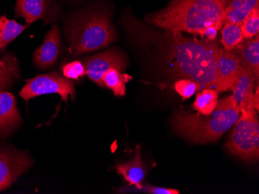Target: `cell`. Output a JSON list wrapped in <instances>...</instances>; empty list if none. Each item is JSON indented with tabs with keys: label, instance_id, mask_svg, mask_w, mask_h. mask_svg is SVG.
Masks as SVG:
<instances>
[{
	"label": "cell",
	"instance_id": "7a4b0ae2",
	"mask_svg": "<svg viewBox=\"0 0 259 194\" xmlns=\"http://www.w3.org/2000/svg\"><path fill=\"white\" fill-rule=\"evenodd\" d=\"M175 69L180 76L192 80L204 88L216 86L217 72L213 40L183 37L181 33H169Z\"/></svg>",
	"mask_w": 259,
	"mask_h": 194
},
{
	"label": "cell",
	"instance_id": "3957f363",
	"mask_svg": "<svg viewBox=\"0 0 259 194\" xmlns=\"http://www.w3.org/2000/svg\"><path fill=\"white\" fill-rule=\"evenodd\" d=\"M240 113L228 96L218 101L214 111L208 115L180 110L172 118V125L176 133L193 143H211L219 140L234 125Z\"/></svg>",
	"mask_w": 259,
	"mask_h": 194
},
{
	"label": "cell",
	"instance_id": "cb8c5ba5",
	"mask_svg": "<svg viewBox=\"0 0 259 194\" xmlns=\"http://www.w3.org/2000/svg\"><path fill=\"white\" fill-rule=\"evenodd\" d=\"M64 77L72 81H78L85 75V69L83 63L78 60L70 62L62 67Z\"/></svg>",
	"mask_w": 259,
	"mask_h": 194
},
{
	"label": "cell",
	"instance_id": "7c38bea8",
	"mask_svg": "<svg viewBox=\"0 0 259 194\" xmlns=\"http://www.w3.org/2000/svg\"><path fill=\"white\" fill-rule=\"evenodd\" d=\"M254 77L249 70L241 65L238 79L233 87L231 101L241 111L255 110L254 104Z\"/></svg>",
	"mask_w": 259,
	"mask_h": 194
},
{
	"label": "cell",
	"instance_id": "d6986e66",
	"mask_svg": "<svg viewBox=\"0 0 259 194\" xmlns=\"http://www.w3.org/2000/svg\"><path fill=\"white\" fill-rule=\"evenodd\" d=\"M218 92L210 88H205L196 95L192 108L203 115H208L214 111L218 104Z\"/></svg>",
	"mask_w": 259,
	"mask_h": 194
},
{
	"label": "cell",
	"instance_id": "52a82bcc",
	"mask_svg": "<svg viewBox=\"0 0 259 194\" xmlns=\"http://www.w3.org/2000/svg\"><path fill=\"white\" fill-rule=\"evenodd\" d=\"M126 66V56L123 52L116 48L93 55L84 60L85 75L100 87H104L103 76L108 71L115 68L120 72H124Z\"/></svg>",
	"mask_w": 259,
	"mask_h": 194
},
{
	"label": "cell",
	"instance_id": "ffe728a7",
	"mask_svg": "<svg viewBox=\"0 0 259 194\" xmlns=\"http://www.w3.org/2000/svg\"><path fill=\"white\" fill-rule=\"evenodd\" d=\"M132 79L131 75L121 74L115 68L110 69L103 76L104 86L113 91L116 96H123L126 93V83Z\"/></svg>",
	"mask_w": 259,
	"mask_h": 194
},
{
	"label": "cell",
	"instance_id": "9c48e42d",
	"mask_svg": "<svg viewBox=\"0 0 259 194\" xmlns=\"http://www.w3.org/2000/svg\"><path fill=\"white\" fill-rule=\"evenodd\" d=\"M32 159L25 152L0 151V191L10 187L32 166Z\"/></svg>",
	"mask_w": 259,
	"mask_h": 194
},
{
	"label": "cell",
	"instance_id": "4fadbf2b",
	"mask_svg": "<svg viewBox=\"0 0 259 194\" xmlns=\"http://www.w3.org/2000/svg\"><path fill=\"white\" fill-rule=\"evenodd\" d=\"M21 121L15 96L8 91H0V137L9 136Z\"/></svg>",
	"mask_w": 259,
	"mask_h": 194
},
{
	"label": "cell",
	"instance_id": "ba28073f",
	"mask_svg": "<svg viewBox=\"0 0 259 194\" xmlns=\"http://www.w3.org/2000/svg\"><path fill=\"white\" fill-rule=\"evenodd\" d=\"M216 65V91L218 92L232 90L238 79L241 63L239 56L234 51H228L217 46L214 52Z\"/></svg>",
	"mask_w": 259,
	"mask_h": 194
},
{
	"label": "cell",
	"instance_id": "2e32d148",
	"mask_svg": "<svg viewBox=\"0 0 259 194\" xmlns=\"http://www.w3.org/2000/svg\"><path fill=\"white\" fill-rule=\"evenodd\" d=\"M257 6H259V0H229L225 7L224 24H241Z\"/></svg>",
	"mask_w": 259,
	"mask_h": 194
},
{
	"label": "cell",
	"instance_id": "277c9868",
	"mask_svg": "<svg viewBox=\"0 0 259 194\" xmlns=\"http://www.w3.org/2000/svg\"><path fill=\"white\" fill-rule=\"evenodd\" d=\"M65 34L70 51L83 54L104 48L118 37L107 12L79 13L68 20Z\"/></svg>",
	"mask_w": 259,
	"mask_h": 194
},
{
	"label": "cell",
	"instance_id": "484cf974",
	"mask_svg": "<svg viewBox=\"0 0 259 194\" xmlns=\"http://www.w3.org/2000/svg\"><path fill=\"white\" fill-rule=\"evenodd\" d=\"M254 104H255L256 110H258V88H256L255 92H254Z\"/></svg>",
	"mask_w": 259,
	"mask_h": 194
},
{
	"label": "cell",
	"instance_id": "e0dca14e",
	"mask_svg": "<svg viewBox=\"0 0 259 194\" xmlns=\"http://www.w3.org/2000/svg\"><path fill=\"white\" fill-rule=\"evenodd\" d=\"M20 77V67L16 56L7 53L0 58V91H7Z\"/></svg>",
	"mask_w": 259,
	"mask_h": 194
},
{
	"label": "cell",
	"instance_id": "7402d4cb",
	"mask_svg": "<svg viewBox=\"0 0 259 194\" xmlns=\"http://www.w3.org/2000/svg\"><path fill=\"white\" fill-rule=\"evenodd\" d=\"M241 31L245 39H251L258 34L259 6L253 9L249 15L244 19L241 24Z\"/></svg>",
	"mask_w": 259,
	"mask_h": 194
},
{
	"label": "cell",
	"instance_id": "44dd1931",
	"mask_svg": "<svg viewBox=\"0 0 259 194\" xmlns=\"http://www.w3.org/2000/svg\"><path fill=\"white\" fill-rule=\"evenodd\" d=\"M222 38L221 44L224 50L232 51L240 43H243L244 37L241 31V24L225 23L222 29Z\"/></svg>",
	"mask_w": 259,
	"mask_h": 194
},
{
	"label": "cell",
	"instance_id": "8fae6325",
	"mask_svg": "<svg viewBox=\"0 0 259 194\" xmlns=\"http://www.w3.org/2000/svg\"><path fill=\"white\" fill-rule=\"evenodd\" d=\"M62 47L60 30L53 24L52 29L46 33L43 43L33 54V63L40 70L52 68L58 61Z\"/></svg>",
	"mask_w": 259,
	"mask_h": 194
},
{
	"label": "cell",
	"instance_id": "30bf717a",
	"mask_svg": "<svg viewBox=\"0 0 259 194\" xmlns=\"http://www.w3.org/2000/svg\"><path fill=\"white\" fill-rule=\"evenodd\" d=\"M16 17L25 20L27 24L43 20L45 24L56 21L60 7L55 0H17Z\"/></svg>",
	"mask_w": 259,
	"mask_h": 194
},
{
	"label": "cell",
	"instance_id": "4316f807",
	"mask_svg": "<svg viewBox=\"0 0 259 194\" xmlns=\"http://www.w3.org/2000/svg\"><path fill=\"white\" fill-rule=\"evenodd\" d=\"M0 50H1V47H0Z\"/></svg>",
	"mask_w": 259,
	"mask_h": 194
},
{
	"label": "cell",
	"instance_id": "d4e9b609",
	"mask_svg": "<svg viewBox=\"0 0 259 194\" xmlns=\"http://www.w3.org/2000/svg\"><path fill=\"white\" fill-rule=\"evenodd\" d=\"M141 189L151 194H180V192L177 189H169V188L158 187L153 186H142Z\"/></svg>",
	"mask_w": 259,
	"mask_h": 194
},
{
	"label": "cell",
	"instance_id": "603a6c76",
	"mask_svg": "<svg viewBox=\"0 0 259 194\" xmlns=\"http://www.w3.org/2000/svg\"><path fill=\"white\" fill-rule=\"evenodd\" d=\"M201 87L197 82L187 78L180 80L176 82L174 85L175 90L183 98V101L191 98L201 88Z\"/></svg>",
	"mask_w": 259,
	"mask_h": 194
},
{
	"label": "cell",
	"instance_id": "8992f818",
	"mask_svg": "<svg viewBox=\"0 0 259 194\" xmlns=\"http://www.w3.org/2000/svg\"><path fill=\"white\" fill-rule=\"evenodd\" d=\"M75 93V85L72 80L54 72L27 80L20 91V96L27 102L29 100L40 95L58 94L62 101L66 102L69 95L74 99Z\"/></svg>",
	"mask_w": 259,
	"mask_h": 194
},
{
	"label": "cell",
	"instance_id": "ac0fdd59",
	"mask_svg": "<svg viewBox=\"0 0 259 194\" xmlns=\"http://www.w3.org/2000/svg\"><path fill=\"white\" fill-rule=\"evenodd\" d=\"M29 25H23L16 20H10L7 16L0 17V47L4 50L11 42L21 34Z\"/></svg>",
	"mask_w": 259,
	"mask_h": 194
},
{
	"label": "cell",
	"instance_id": "6da1fadb",
	"mask_svg": "<svg viewBox=\"0 0 259 194\" xmlns=\"http://www.w3.org/2000/svg\"><path fill=\"white\" fill-rule=\"evenodd\" d=\"M229 0H172L165 8L146 17L169 33L203 35L206 28L224 26V14Z\"/></svg>",
	"mask_w": 259,
	"mask_h": 194
},
{
	"label": "cell",
	"instance_id": "5bb4252c",
	"mask_svg": "<svg viewBox=\"0 0 259 194\" xmlns=\"http://www.w3.org/2000/svg\"><path fill=\"white\" fill-rule=\"evenodd\" d=\"M116 172L121 175L130 186H135L138 189L142 187V182L146 176V170L141 159L140 146H137L136 154L133 159L127 163H120L116 166Z\"/></svg>",
	"mask_w": 259,
	"mask_h": 194
},
{
	"label": "cell",
	"instance_id": "9a60e30c",
	"mask_svg": "<svg viewBox=\"0 0 259 194\" xmlns=\"http://www.w3.org/2000/svg\"><path fill=\"white\" fill-rule=\"evenodd\" d=\"M234 53L238 54L241 60V65L251 72L256 82L259 78V36H255L254 39L240 43L235 48Z\"/></svg>",
	"mask_w": 259,
	"mask_h": 194
},
{
	"label": "cell",
	"instance_id": "5b68a950",
	"mask_svg": "<svg viewBox=\"0 0 259 194\" xmlns=\"http://www.w3.org/2000/svg\"><path fill=\"white\" fill-rule=\"evenodd\" d=\"M228 143V149L234 156L248 163L258 160L259 121L255 110L241 111Z\"/></svg>",
	"mask_w": 259,
	"mask_h": 194
}]
</instances>
